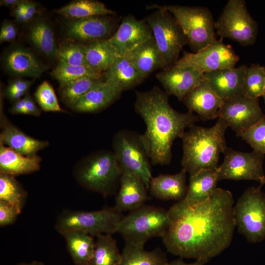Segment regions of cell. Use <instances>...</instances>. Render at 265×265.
I'll list each match as a JSON object with an SVG mask.
<instances>
[{"label": "cell", "instance_id": "obj_1", "mask_svg": "<svg viewBox=\"0 0 265 265\" xmlns=\"http://www.w3.org/2000/svg\"><path fill=\"white\" fill-rule=\"evenodd\" d=\"M168 212L169 225L162 238L168 252L210 260L231 244L236 226L229 190L216 188L208 200L193 206L180 200Z\"/></svg>", "mask_w": 265, "mask_h": 265}, {"label": "cell", "instance_id": "obj_2", "mask_svg": "<svg viewBox=\"0 0 265 265\" xmlns=\"http://www.w3.org/2000/svg\"><path fill=\"white\" fill-rule=\"evenodd\" d=\"M134 109L143 119L146 130L141 140L153 165L169 164L174 141L181 138L198 121L193 113L178 112L168 101L169 95L158 86L147 91H135Z\"/></svg>", "mask_w": 265, "mask_h": 265}, {"label": "cell", "instance_id": "obj_3", "mask_svg": "<svg viewBox=\"0 0 265 265\" xmlns=\"http://www.w3.org/2000/svg\"><path fill=\"white\" fill-rule=\"evenodd\" d=\"M229 127L227 122L218 118L212 127L193 125L184 132L181 165L189 176L202 169L217 170L221 153L227 148L225 133Z\"/></svg>", "mask_w": 265, "mask_h": 265}, {"label": "cell", "instance_id": "obj_4", "mask_svg": "<svg viewBox=\"0 0 265 265\" xmlns=\"http://www.w3.org/2000/svg\"><path fill=\"white\" fill-rule=\"evenodd\" d=\"M122 173L113 151L102 150L89 155L80 161L74 176L82 186L107 197L116 191Z\"/></svg>", "mask_w": 265, "mask_h": 265}, {"label": "cell", "instance_id": "obj_5", "mask_svg": "<svg viewBox=\"0 0 265 265\" xmlns=\"http://www.w3.org/2000/svg\"><path fill=\"white\" fill-rule=\"evenodd\" d=\"M169 222L168 211L143 206L124 216L118 224L116 232L123 237L125 243L144 247L150 238H162Z\"/></svg>", "mask_w": 265, "mask_h": 265}, {"label": "cell", "instance_id": "obj_6", "mask_svg": "<svg viewBox=\"0 0 265 265\" xmlns=\"http://www.w3.org/2000/svg\"><path fill=\"white\" fill-rule=\"evenodd\" d=\"M159 6L170 12L181 28L187 44L197 53L216 39L215 21L210 9L203 6Z\"/></svg>", "mask_w": 265, "mask_h": 265}, {"label": "cell", "instance_id": "obj_7", "mask_svg": "<svg viewBox=\"0 0 265 265\" xmlns=\"http://www.w3.org/2000/svg\"><path fill=\"white\" fill-rule=\"evenodd\" d=\"M123 216L114 207L94 211L64 210L57 217L55 228L61 235L70 231H80L94 237L111 235L116 232Z\"/></svg>", "mask_w": 265, "mask_h": 265}, {"label": "cell", "instance_id": "obj_8", "mask_svg": "<svg viewBox=\"0 0 265 265\" xmlns=\"http://www.w3.org/2000/svg\"><path fill=\"white\" fill-rule=\"evenodd\" d=\"M155 9L145 19L167 67L174 65L184 46L185 35L172 15L158 4L147 5Z\"/></svg>", "mask_w": 265, "mask_h": 265}, {"label": "cell", "instance_id": "obj_9", "mask_svg": "<svg viewBox=\"0 0 265 265\" xmlns=\"http://www.w3.org/2000/svg\"><path fill=\"white\" fill-rule=\"evenodd\" d=\"M236 226L251 243L265 239V193L261 187L246 189L234 206Z\"/></svg>", "mask_w": 265, "mask_h": 265}, {"label": "cell", "instance_id": "obj_10", "mask_svg": "<svg viewBox=\"0 0 265 265\" xmlns=\"http://www.w3.org/2000/svg\"><path fill=\"white\" fill-rule=\"evenodd\" d=\"M112 148L123 172L138 177L149 189L152 178L151 162L140 134L127 130H120L113 136Z\"/></svg>", "mask_w": 265, "mask_h": 265}, {"label": "cell", "instance_id": "obj_11", "mask_svg": "<svg viewBox=\"0 0 265 265\" xmlns=\"http://www.w3.org/2000/svg\"><path fill=\"white\" fill-rule=\"evenodd\" d=\"M215 28L221 38L230 39L242 46L253 45L257 36V24L244 0H228L215 22Z\"/></svg>", "mask_w": 265, "mask_h": 265}, {"label": "cell", "instance_id": "obj_12", "mask_svg": "<svg viewBox=\"0 0 265 265\" xmlns=\"http://www.w3.org/2000/svg\"><path fill=\"white\" fill-rule=\"evenodd\" d=\"M239 59V56L232 47L224 44L221 38L216 39L197 53H184L174 65L181 67H189L204 74L234 68Z\"/></svg>", "mask_w": 265, "mask_h": 265}, {"label": "cell", "instance_id": "obj_13", "mask_svg": "<svg viewBox=\"0 0 265 265\" xmlns=\"http://www.w3.org/2000/svg\"><path fill=\"white\" fill-rule=\"evenodd\" d=\"M224 158L216 170L218 180H252L260 182L265 177V155L253 151H238L227 148Z\"/></svg>", "mask_w": 265, "mask_h": 265}, {"label": "cell", "instance_id": "obj_14", "mask_svg": "<svg viewBox=\"0 0 265 265\" xmlns=\"http://www.w3.org/2000/svg\"><path fill=\"white\" fill-rule=\"evenodd\" d=\"M265 117L259 99L243 95L223 100L218 118L225 120L237 135L251 128Z\"/></svg>", "mask_w": 265, "mask_h": 265}, {"label": "cell", "instance_id": "obj_15", "mask_svg": "<svg viewBox=\"0 0 265 265\" xmlns=\"http://www.w3.org/2000/svg\"><path fill=\"white\" fill-rule=\"evenodd\" d=\"M115 24L107 16H96L69 20L66 33L69 39L81 44L108 39L112 36Z\"/></svg>", "mask_w": 265, "mask_h": 265}, {"label": "cell", "instance_id": "obj_16", "mask_svg": "<svg viewBox=\"0 0 265 265\" xmlns=\"http://www.w3.org/2000/svg\"><path fill=\"white\" fill-rule=\"evenodd\" d=\"M152 36L145 20L129 15L123 18L116 31L108 40L120 55H124Z\"/></svg>", "mask_w": 265, "mask_h": 265}, {"label": "cell", "instance_id": "obj_17", "mask_svg": "<svg viewBox=\"0 0 265 265\" xmlns=\"http://www.w3.org/2000/svg\"><path fill=\"white\" fill-rule=\"evenodd\" d=\"M156 78L169 95L183 101L185 97L204 79V74L189 67L175 65L156 74Z\"/></svg>", "mask_w": 265, "mask_h": 265}, {"label": "cell", "instance_id": "obj_18", "mask_svg": "<svg viewBox=\"0 0 265 265\" xmlns=\"http://www.w3.org/2000/svg\"><path fill=\"white\" fill-rule=\"evenodd\" d=\"M183 101L188 111L196 113L203 121L218 117L223 103L222 99L205 78L188 93Z\"/></svg>", "mask_w": 265, "mask_h": 265}, {"label": "cell", "instance_id": "obj_19", "mask_svg": "<svg viewBox=\"0 0 265 265\" xmlns=\"http://www.w3.org/2000/svg\"><path fill=\"white\" fill-rule=\"evenodd\" d=\"M247 66L226 68L205 73V79L211 88L224 100L242 95V89Z\"/></svg>", "mask_w": 265, "mask_h": 265}, {"label": "cell", "instance_id": "obj_20", "mask_svg": "<svg viewBox=\"0 0 265 265\" xmlns=\"http://www.w3.org/2000/svg\"><path fill=\"white\" fill-rule=\"evenodd\" d=\"M148 190L138 177L130 172H123L114 208L120 212L139 208L148 199Z\"/></svg>", "mask_w": 265, "mask_h": 265}, {"label": "cell", "instance_id": "obj_21", "mask_svg": "<svg viewBox=\"0 0 265 265\" xmlns=\"http://www.w3.org/2000/svg\"><path fill=\"white\" fill-rule=\"evenodd\" d=\"M1 131L0 143L6 145L24 156L36 155L40 150L47 147V141L32 138L9 122L2 113L0 115Z\"/></svg>", "mask_w": 265, "mask_h": 265}, {"label": "cell", "instance_id": "obj_22", "mask_svg": "<svg viewBox=\"0 0 265 265\" xmlns=\"http://www.w3.org/2000/svg\"><path fill=\"white\" fill-rule=\"evenodd\" d=\"M106 71L105 81L121 92L133 88L146 78L125 55L118 57Z\"/></svg>", "mask_w": 265, "mask_h": 265}, {"label": "cell", "instance_id": "obj_23", "mask_svg": "<svg viewBox=\"0 0 265 265\" xmlns=\"http://www.w3.org/2000/svg\"><path fill=\"white\" fill-rule=\"evenodd\" d=\"M182 168L175 174H160L152 178L149 189L154 197L161 200L183 199L187 191L186 174Z\"/></svg>", "mask_w": 265, "mask_h": 265}, {"label": "cell", "instance_id": "obj_24", "mask_svg": "<svg viewBox=\"0 0 265 265\" xmlns=\"http://www.w3.org/2000/svg\"><path fill=\"white\" fill-rule=\"evenodd\" d=\"M5 68L11 73L20 76L39 78L46 67L29 50L22 47L14 48L5 55Z\"/></svg>", "mask_w": 265, "mask_h": 265}, {"label": "cell", "instance_id": "obj_25", "mask_svg": "<svg viewBox=\"0 0 265 265\" xmlns=\"http://www.w3.org/2000/svg\"><path fill=\"white\" fill-rule=\"evenodd\" d=\"M218 181L216 170H200L189 177L186 193L181 201L190 207L206 201L217 188Z\"/></svg>", "mask_w": 265, "mask_h": 265}, {"label": "cell", "instance_id": "obj_26", "mask_svg": "<svg viewBox=\"0 0 265 265\" xmlns=\"http://www.w3.org/2000/svg\"><path fill=\"white\" fill-rule=\"evenodd\" d=\"M121 93L102 80L83 95L73 109L79 112H97L112 104L120 97Z\"/></svg>", "mask_w": 265, "mask_h": 265}, {"label": "cell", "instance_id": "obj_27", "mask_svg": "<svg viewBox=\"0 0 265 265\" xmlns=\"http://www.w3.org/2000/svg\"><path fill=\"white\" fill-rule=\"evenodd\" d=\"M41 158L24 156L0 143V172L13 176L27 174L40 168Z\"/></svg>", "mask_w": 265, "mask_h": 265}, {"label": "cell", "instance_id": "obj_28", "mask_svg": "<svg viewBox=\"0 0 265 265\" xmlns=\"http://www.w3.org/2000/svg\"><path fill=\"white\" fill-rule=\"evenodd\" d=\"M124 55L146 77L157 69L167 67L153 36Z\"/></svg>", "mask_w": 265, "mask_h": 265}, {"label": "cell", "instance_id": "obj_29", "mask_svg": "<svg viewBox=\"0 0 265 265\" xmlns=\"http://www.w3.org/2000/svg\"><path fill=\"white\" fill-rule=\"evenodd\" d=\"M75 265H89L95 247L94 237L80 231H70L62 235Z\"/></svg>", "mask_w": 265, "mask_h": 265}, {"label": "cell", "instance_id": "obj_30", "mask_svg": "<svg viewBox=\"0 0 265 265\" xmlns=\"http://www.w3.org/2000/svg\"><path fill=\"white\" fill-rule=\"evenodd\" d=\"M108 39L99 40L84 45L87 65L100 73L106 71L120 56Z\"/></svg>", "mask_w": 265, "mask_h": 265}, {"label": "cell", "instance_id": "obj_31", "mask_svg": "<svg viewBox=\"0 0 265 265\" xmlns=\"http://www.w3.org/2000/svg\"><path fill=\"white\" fill-rule=\"evenodd\" d=\"M57 12L70 20L115 14L114 11L107 8L103 3L94 0L73 1L58 9Z\"/></svg>", "mask_w": 265, "mask_h": 265}, {"label": "cell", "instance_id": "obj_32", "mask_svg": "<svg viewBox=\"0 0 265 265\" xmlns=\"http://www.w3.org/2000/svg\"><path fill=\"white\" fill-rule=\"evenodd\" d=\"M165 254L159 249L146 251L144 247L125 243L118 265H166Z\"/></svg>", "mask_w": 265, "mask_h": 265}, {"label": "cell", "instance_id": "obj_33", "mask_svg": "<svg viewBox=\"0 0 265 265\" xmlns=\"http://www.w3.org/2000/svg\"><path fill=\"white\" fill-rule=\"evenodd\" d=\"M29 38L34 46L48 57L56 56L57 48L53 31L49 24L43 19L35 21L30 26Z\"/></svg>", "mask_w": 265, "mask_h": 265}, {"label": "cell", "instance_id": "obj_34", "mask_svg": "<svg viewBox=\"0 0 265 265\" xmlns=\"http://www.w3.org/2000/svg\"><path fill=\"white\" fill-rule=\"evenodd\" d=\"M95 247L89 265H118L121 260L116 240L111 234L96 237Z\"/></svg>", "mask_w": 265, "mask_h": 265}, {"label": "cell", "instance_id": "obj_35", "mask_svg": "<svg viewBox=\"0 0 265 265\" xmlns=\"http://www.w3.org/2000/svg\"><path fill=\"white\" fill-rule=\"evenodd\" d=\"M26 199V191L15 177L0 172V201L11 205L21 213Z\"/></svg>", "mask_w": 265, "mask_h": 265}, {"label": "cell", "instance_id": "obj_36", "mask_svg": "<svg viewBox=\"0 0 265 265\" xmlns=\"http://www.w3.org/2000/svg\"><path fill=\"white\" fill-rule=\"evenodd\" d=\"M51 75L58 80L60 86L83 78L101 79V73L94 71L89 66L69 65L60 60H59Z\"/></svg>", "mask_w": 265, "mask_h": 265}, {"label": "cell", "instance_id": "obj_37", "mask_svg": "<svg viewBox=\"0 0 265 265\" xmlns=\"http://www.w3.org/2000/svg\"><path fill=\"white\" fill-rule=\"evenodd\" d=\"M102 81L101 79L83 78L61 85L60 87L61 100L73 108L83 95Z\"/></svg>", "mask_w": 265, "mask_h": 265}, {"label": "cell", "instance_id": "obj_38", "mask_svg": "<svg viewBox=\"0 0 265 265\" xmlns=\"http://www.w3.org/2000/svg\"><path fill=\"white\" fill-rule=\"evenodd\" d=\"M265 83V66L253 64L247 66L244 79L242 95L259 99L262 97Z\"/></svg>", "mask_w": 265, "mask_h": 265}, {"label": "cell", "instance_id": "obj_39", "mask_svg": "<svg viewBox=\"0 0 265 265\" xmlns=\"http://www.w3.org/2000/svg\"><path fill=\"white\" fill-rule=\"evenodd\" d=\"M56 56L59 60L72 65L87 66L84 45L78 42H67L57 48Z\"/></svg>", "mask_w": 265, "mask_h": 265}, {"label": "cell", "instance_id": "obj_40", "mask_svg": "<svg viewBox=\"0 0 265 265\" xmlns=\"http://www.w3.org/2000/svg\"><path fill=\"white\" fill-rule=\"evenodd\" d=\"M34 97L44 111L65 112L60 107L53 88L47 81H44L38 87Z\"/></svg>", "mask_w": 265, "mask_h": 265}, {"label": "cell", "instance_id": "obj_41", "mask_svg": "<svg viewBox=\"0 0 265 265\" xmlns=\"http://www.w3.org/2000/svg\"><path fill=\"white\" fill-rule=\"evenodd\" d=\"M238 136L245 141L253 151L265 155V117Z\"/></svg>", "mask_w": 265, "mask_h": 265}, {"label": "cell", "instance_id": "obj_42", "mask_svg": "<svg viewBox=\"0 0 265 265\" xmlns=\"http://www.w3.org/2000/svg\"><path fill=\"white\" fill-rule=\"evenodd\" d=\"M20 212L14 207L0 201V226L13 224Z\"/></svg>", "mask_w": 265, "mask_h": 265}, {"label": "cell", "instance_id": "obj_43", "mask_svg": "<svg viewBox=\"0 0 265 265\" xmlns=\"http://www.w3.org/2000/svg\"><path fill=\"white\" fill-rule=\"evenodd\" d=\"M32 83V81L21 79L14 80L7 86L5 93L13 91H23L26 93Z\"/></svg>", "mask_w": 265, "mask_h": 265}, {"label": "cell", "instance_id": "obj_44", "mask_svg": "<svg viewBox=\"0 0 265 265\" xmlns=\"http://www.w3.org/2000/svg\"><path fill=\"white\" fill-rule=\"evenodd\" d=\"M26 114L38 116L41 114V111L36 105L32 98L28 95H26Z\"/></svg>", "mask_w": 265, "mask_h": 265}, {"label": "cell", "instance_id": "obj_45", "mask_svg": "<svg viewBox=\"0 0 265 265\" xmlns=\"http://www.w3.org/2000/svg\"><path fill=\"white\" fill-rule=\"evenodd\" d=\"M26 95L23 98L16 101L15 104L10 108V113L14 114H26Z\"/></svg>", "mask_w": 265, "mask_h": 265}, {"label": "cell", "instance_id": "obj_46", "mask_svg": "<svg viewBox=\"0 0 265 265\" xmlns=\"http://www.w3.org/2000/svg\"><path fill=\"white\" fill-rule=\"evenodd\" d=\"M37 5L33 1L26 0L25 15L27 21L30 20L36 13Z\"/></svg>", "mask_w": 265, "mask_h": 265}, {"label": "cell", "instance_id": "obj_47", "mask_svg": "<svg viewBox=\"0 0 265 265\" xmlns=\"http://www.w3.org/2000/svg\"><path fill=\"white\" fill-rule=\"evenodd\" d=\"M209 260L205 259H199L191 263H187L184 262L182 259L174 260L169 263H167L166 265H205L209 262Z\"/></svg>", "mask_w": 265, "mask_h": 265}, {"label": "cell", "instance_id": "obj_48", "mask_svg": "<svg viewBox=\"0 0 265 265\" xmlns=\"http://www.w3.org/2000/svg\"><path fill=\"white\" fill-rule=\"evenodd\" d=\"M15 30H17V29L14 24L11 21L6 20L2 24L0 28V35L7 34Z\"/></svg>", "mask_w": 265, "mask_h": 265}, {"label": "cell", "instance_id": "obj_49", "mask_svg": "<svg viewBox=\"0 0 265 265\" xmlns=\"http://www.w3.org/2000/svg\"><path fill=\"white\" fill-rule=\"evenodd\" d=\"M26 1V0H24V1L18 4L13 8V15L15 18L25 13Z\"/></svg>", "mask_w": 265, "mask_h": 265}, {"label": "cell", "instance_id": "obj_50", "mask_svg": "<svg viewBox=\"0 0 265 265\" xmlns=\"http://www.w3.org/2000/svg\"><path fill=\"white\" fill-rule=\"evenodd\" d=\"M23 1L24 0H1L0 3L1 5L14 8Z\"/></svg>", "mask_w": 265, "mask_h": 265}, {"label": "cell", "instance_id": "obj_51", "mask_svg": "<svg viewBox=\"0 0 265 265\" xmlns=\"http://www.w3.org/2000/svg\"><path fill=\"white\" fill-rule=\"evenodd\" d=\"M18 265H44V263L37 261H34L28 263H21Z\"/></svg>", "mask_w": 265, "mask_h": 265}, {"label": "cell", "instance_id": "obj_52", "mask_svg": "<svg viewBox=\"0 0 265 265\" xmlns=\"http://www.w3.org/2000/svg\"><path fill=\"white\" fill-rule=\"evenodd\" d=\"M260 185L259 186V187H261L264 185L265 184V176L263 179L260 182Z\"/></svg>", "mask_w": 265, "mask_h": 265}, {"label": "cell", "instance_id": "obj_53", "mask_svg": "<svg viewBox=\"0 0 265 265\" xmlns=\"http://www.w3.org/2000/svg\"><path fill=\"white\" fill-rule=\"evenodd\" d=\"M262 97H263V98L264 99V102L265 103V83L264 91H263V94Z\"/></svg>", "mask_w": 265, "mask_h": 265}]
</instances>
